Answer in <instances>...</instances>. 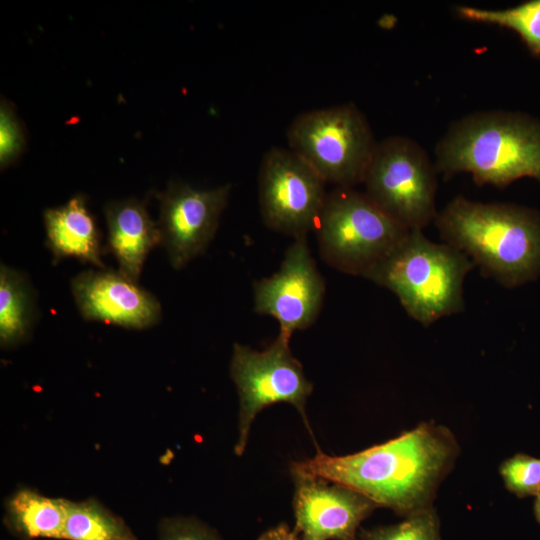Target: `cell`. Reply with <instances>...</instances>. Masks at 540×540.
Instances as JSON below:
<instances>
[{
  "mask_svg": "<svg viewBox=\"0 0 540 540\" xmlns=\"http://www.w3.org/2000/svg\"><path fill=\"white\" fill-rule=\"evenodd\" d=\"M446 427L421 423L400 436L363 451L314 457L292 464V471L349 487L383 506L408 516L428 509L458 454Z\"/></svg>",
  "mask_w": 540,
  "mask_h": 540,
  "instance_id": "obj_1",
  "label": "cell"
},
{
  "mask_svg": "<svg viewBox=\"0 0 540 540\" xmlns=\"http://www.w3.org/2000/svg\"><path fill=\"white\" fill-rule=\"evenodd\" d=\"M442 239L507 288L540 275V213L511 203L452 199L435 219Z\"/></svg>",
  "mask_w": 540,
  "mask_h": 540,
  "instance_id": "obj_2",
  "label": "cell"
},
{
  "mask_svg": "<svg viewBox=\"0 0 540 540\" xmlns=\"http://www.w3.org/2000/svg\"><path fill=\"white\" fill-rule=\"evenodd\" d=\"M435 157L445 177L469 173L477 184L499 188L523 177L540 182V122L516 112H475L449 127Z\"/></svg>",
  "mask_w": 540,
  "mask_h": 540,
  "instance_id": "obj_3",
  "label": "cell"
},
{
  "mask_svg": "<svg viewBox=\"0 0 540 540\" xmlns=\"http://www.w3.org/2000/svg\"><path fill=\"white\" fill-rule=\"evenodd\" d=\"M475 266L459 249L410 230L363 277L392 291L424 326L464 310L463 283Z\"/></svg>",
  "mask_w": 540,
  "mask_h": 540,
  "instance_id": "obj_4",
  "label": "cell"
},
{
  "mask_svg": "<svg viewBox=\"0 0 540 540\" xmlns=\"http://www.w3.org/2000/svg\"><path fill=\"white\" fill-rule=\"evenodd\" d=\"M286 136L290 150L325 183L337 187L363 182L378 143L353 103L303 112L293 119Z\"/></svg>",
  "mask_w": 540,
  "mask_h": 540,
  "instance_id": "obj_5",
  "label": "cell"
},
{
  "mask_svg": "<svg viewBox=\"0 0 540 540\" xmlns=\"http://www.w3.org/2000/svg\"><path fill=\"white\" fill-rule=\"evenodd\" d=\"M316 231L330 266L364 276L410 230L384 213L365 192L337 187L327 194Z\"/></svg>",
  "mask_w": 540,
  "mask_h": 540,
  "instance_id": "obj_6",
  "label": "cell"
},
{
  "mask_svg": "<svg viewBox=\"0 0 540 540\" xmlns=\"http://www.w3.org/2000/svg\"><path fill=\"white\" fill-rule=\"evenodd\" d=\"M436 168L415 141L392 136L378 142L364 175L366 195L409 230L435 221Z\"/></svg>",
  "mask_w": 540,
  "mask_h": 540,
  "instance_id": "obj_7",
  "label": "cell"
},
{
  "mask_svg": "<svg viewBox=\"0 0 540 540\" xmlns=\"http://www.w3.org/2000/svg\"><path fill=\"white\" fill-rule=\"evenodd\" d=\"M290 338L279 332L263 351L239 343L233 346L230 376L239 395L238 439L234 448L238 456L246 449L257 414L272 404H292L308 424L305 406L313 385L290 350Z\"/></svg>",
  "mask_w": 540,
  "mask_h": 540,
  "instance_id": "obj_8",
  "label": "cell"
},
{
  "mask_svg": "<svg viewBox=\"0 0 540 540\" xmlns=\"http://www.w3.org/2000/svg\"><path fill=\"white\" fill-rule=\"evenodd\" d=\"M258 193L264 224L295 239L315 229L327 197L325 181L293 151L282 148L264 154Z\"/></svg>",
  "mask_w": 540,
  "mask_h": 540,
  "instance_id": "obj_9",
  "label": "cell"
},
{
  "mask_svg": "<svg viewBox=\"0 0 540 540\" xmlns=\"http://www.w3.org/2000/svg\"><path fill=\"white\" fill-rule=\"evenodd\" d=\"M324 294V280L302 236L288 247L275 274L254 282V311L275 318L280 332L292 336L315 322Z\"/></svg>",
  "mask_w": 540,
  "mask_h": 540,
  "instance_id": "obj_10",
  "label": "cell"
},
{
  "mask_svg": "<svg viewBox=\"0 0 540 540\" xmlns=\"http://www.w3.org/2000/svg\"><path fill=\"white\" fill-rule=\"evenodd\" d=\"M230 192V184L199 190L171 182L158 194L161 244L174 269H182L212 241Z\"/></svg>",
  "mask_w": 540,
  "mask_h": 540,
  "instance_id": "obj_11",
  "label": "cell"
},
{
  "mask_svg": "<svg viewBox=\"0 0 540 540\" xmlns=\"http://www.w3.org/2000/svg\"><path fill=\"white\" fill-rule=\"evenodd\" d=\"M295 531L301 540H355L377 507L365 495L326 479L292 471Z\"/></svg>",
  "mask_w": 540,
  "mask_h": 540,
  "instance_id": "obj_12",
  "label": "cell"
},
{
  "mask_svg": "<svg viewBox=\"0 0 540 540\" xmlns=\"http://www.w3.org/2000/svg\"><path fill=\"white\" fill-rule=\"evenodd\" d=\"M71 290L82 317L128 329H146L159 323L158 299L119 271L82 272L71 281Z\"/></svg>",
  "mask_w": 540,
  "mask_h": 540,
  "instance_id": "obj_13",
  "label": "cell"
},
{
  "mask_svg": "<svg viewBox=\"0 0 540 540\" xmlns=\"http://www.w3.org/2000/svg\"><path fill=\"white\" fill-rule=\"evenodd\" d=\"M104 213L107 247L118 261V271L138 283L149 252L161 244L158 223L150 217L146 202L136 198L111 201Z\"/></svg>",
  "mask_w": 540,
  "mask_h": 540,
  "instance_id": "obj_14",
  "label": "cell"
},
{
  "mask_svg": "<svg viewBox=\"0 0 540 540\" xmlns=\"http://www.w3.org/2000/svg\"><path fill=\"white\" fill-rule=\"evenodd\" d=\"M46 246L58 262L73 257L105 269L101 235L84 195H75L66 204L43 213Z\"/></svg>",
  "mask_w": 540,
  "mask_h": 540,
  "instance_id": "obj_15",
  "label": "cell"
},
{
  "mask_svg": "<svg viewBox=\"0 0 540 540\" xmlns=\"http://www.w3.org/2000/svg\"><path fill=\"white\" fill-rule=\"evenodd\" d=\"M65 520L66 499L47 497L33 489L17 490L5 504V525L23 540H62Z\"/></svg>",
  "mask_w": 540,
  "mask_h": 540,
  "instance_id": "obj_16",
  "label": "cell"
},
{
  "mask_svg": "<svg viewBox=\"0 0 540 540\" xmlns=\"http://www.w3.org/2000/svg\"><path fill=\"white\" fill-rule=\"evenodd\" d=\"M36 319L35 294L20 271L0 266V344L11 348L28 339Z\"/></svg>",
  "mask_w": 540,
  "mask_h": 540,
  "instance_id": "obj_17",
  "label": "cell"
},
{
  "mask_svg": "<svg viewBox=\"0 0 540 540\" xmlns=\"http://www.w3.org/2000/svg\"><path fill=\"white\" fill-rule=\"evenodd\" d=\"M62 540H137L126 522L97 500H66Z\"/></svg>",
  "mask_w": 540,
  "mask_h": 540,
  "instance_id": "obj_18",
  "label": "cell"
},
{
  "mask_svg": "<svg viewBox=\"0 0 540 540\" xmlns=\"http://www.w3.org/2000/svg\"><path fill=\"white\" fill-rule=\"evenodd\" d=\"M456 12L467 21L514 31L533 55L540 56V0L526 1L506 9L459 6Z\"/></svg>",
  "mask_w": 540,
  "mask_h": 540,
  "instance_id": "obj_19",
  "label": "cell"
},
{
  "mask_svg": "<svg viewBox=\"0 0 540 540\" xmlns=\"http://www.w3.org/2000/svg\"><path fill=\"white\" fill-rule=\"evenodd\" d=\"M358 540H441L439 520L430 507L398 524L362 531Z\"/></svg>",
  "mask_w": 540,
  "mask_h": 540,
  "instance_id": "obj_20",
  "label": "cell"
},
{
  "mask_svg": "<svg viewBox=\"0 0 540 540\" xmlns=\"http://www.w3.org/2000/svg\"><path fill=\"white\" fill-rule=\"evenodd\" d=\"M499 471L506 488L516 496L540 494V458L518 453L505 460Z\"/></svg>",
  "mask_w": 540,
  "mask_h": 540,
  "instance_id": "obj_21",
  "label": "cell"
},
{
  "mask_svg": "<svg viewBox=\"0 0 540 540\" xmlns=\"http://www.w3.org/2000/svg\"><path fill=\"white\" fill-rule=\"evenodd\" d=\"M157 540H221L216 532L190 517H168L160 521Z\"/></svg>",
  "mask_w": 540,
  "mask_h": 540,
  "instance_id": "obj_22",
  "label": "cell"
},
{
  "mask_svg": "<svg viewBox=\"0 0 540 540\" xmlns=\"http://www.w3.org/2000/svg\"><path fill=\"white\" fill-rule=\"evenodd\" d=\"M24 138L21 126L13 109L6 101L0 111V163L1 167L11 164L23 149Z\"/></svg>",
  "mask_w": 540,
  "mask_h": 540,
  "instance_id": "obj_23",
  "label": "cell"
},
{
  "mask_svg": "<svg viewBox=\"0 0 540 540\" xmlns=\"http://www.w3.org/2000/svg\"><path fill=\"white\" fill-rule=\"evenodd\" d=\"M257 540H301L297 532L280 524L264 532Z\"/></svg>",
  "mask_w": 540,
  "mask_h": 540,
  "instance_id": "obj_24",
  "label": "cell"
},
{
  "mask_svg": "<svg viewBox=\"0 0 540 540\" xmlns=\"http://www.w3.org/2000/svg\"><path fill=\"white\" fill-rule=\"evenodd\" d=\"M534 515L536 517V520L540 523V494L535 497Z\"/></svg>",
  "mask_w": 540,
  "mask_h": 540,
  "instance_id": "obj_25",
  "label": "cell"
}]
</instances>
